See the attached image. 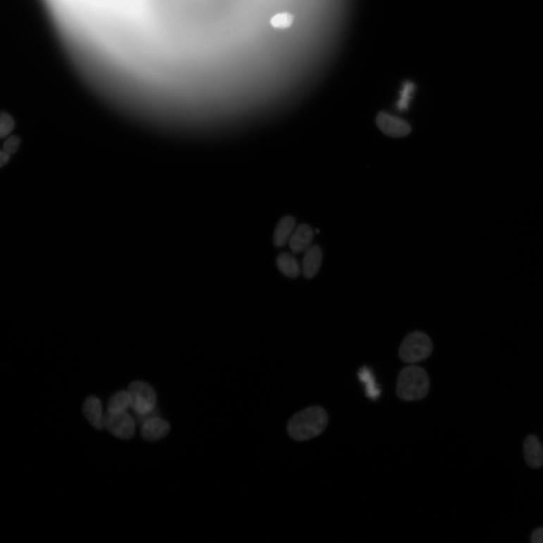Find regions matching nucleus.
<instances>
[{"label":"nucleus","instance_id":"1","mask_svg":"<svg viewBox=\"0 0 543 543\" xmlns=\"http://www.w3.org/2000/svg\"><path fill=\"white\" fill-rule=\"evenodd\" d=\"M328 417L321 407H311L297 413L287 425V432L297 441L316 437L326 428Z\"/></svg>","mask_w":543,"mask_h":543},{"label":"nucleus","instance_id":"2","mask_svg":"<svg viewBox=\"0 0 543 543\" xmlns=\"http://www.w3.org/2000/svg\"><path fill=\"white\" fill-rule=\"evenodd\" d=\"M430 389L427 372L416 365L404 368L399 374L397 395L402 401H419L427 397Z\"/></svg>","mask_w":543,"mask_h":543},{"label":"nucleus","instance_id":"3","mask_svg":"<svg viewBox=\"0 0 543 543\" xmlns=\"http://www.w3.org/2000/svg\"><path fill=\"white\" fill-rule=\"evenodd\" d=\"M432 350L433 344L430 337L421 332H414L404 339L399 355L402 361L415 365L427 359Z\"/></svg>","mask_w":543,"mask_h":543},{"label":"nucleus","instance_id":"4","mask_svg":"<svg viewBox=\"0 0 543 543\" xmlns=\"http://www.w3.org/2000/svg\"><path fill=\"white\" fill-rule=\"evenodd\" d=\"M130 406L138 415L152 413L156 403V394L154 389L142 381L131 383L129 390Z\"/></svg>","mask_w":543,"mask_h":543},{"label":"nucleus","instance_id":"5","mask_svg":"<svg viewBox=\"0 0 543 543\" xmlns=\"http://www.w3.org/2000/svg\"><path fill=\"white\" fill-rule=\"evenodd\" d=\"M104 425L117 438L131 439L134 437L135 423L126 411H106L104 415Z\"/></svg>","mask_w":543,"mask_h":543},{"label":"nucleus","instance_id":"6","mask_svg":"<svg viewBox=\"0 0 543 543\" xmlns=\"http://www.w3.org/2000/svg\"><path fill=\"white\" fill-rule=\"evenodd\" d=\"M377 124L383 133L392 137H402L408 135L411 131L408 123L385 112L377 115Z\"/></svg>","mask_w":543,"mask_h":543},{"label":"nucleus","instance_id":"7","mask_svg":"<svg viewBox=\"0 0 543 543\" xmlns=\"http://www.w3.org/2000/svg\"><path fill=\"white\" fill-rule=\"evenodd\" d=\"M170 425L159 418H152L144 421L142 427V436L149 442L162 439L168 434Z\"/></svg>","mask_w":543,"mask_h":543},{"label":"nucleus","instance_id":"8","mask_svg":"<svg viewBox=\"0 0 543 543\" xmlns=\"http://www.w3.org/2000/svg\"><path fill=\"white\" fill-rule=\"evenodd\" d=\"M313 230L307 225L298 226L292 233L289 240L292 251L295 253L306 251L311 247L313 240Z\"/></svg>","mask_w":543,"mask_h":543},{"label":"nucleus","instance_id":"9","mask_svg":"<svg viewBox=\"0 0 543 543\" xmlns=\"http://www.w3.org/2000/svg\"><path fill=\"white\" fill-rule=\"evenodd\" d=\"M82 411L85 417L91 423L92 427L101 430L104 425V415L100 399L95 397H89L84 402Z\"/></svg>","mask_w":543,"mask_h":543},{"label":"nucleus","instance_id":"10","mask_svg":"<svg viewBox=\"0 0 543 543\" xmlns=\"http://www.w3.org/2000/svg\"><path fill=\"white\" fill-rule=\"evenodd\" d=\"M323 252L318 246H311L305 254L303 272L307 279H312L321 268Z\"/></svg>","mask_w":543,"mask_h":543},{"label":"nucleus","instance_id":"11","mask_svg":"<svg viewBox=\"0 0 543 543\" xmlns=\"http://www.w3.org/2000/svg\"><path fill=\"white\" fill-rule=\"evenodd\" d=\"M525 455L528 465L539 468L543 463V449L535 435H530L525 442Z\"/></svg>","mask_w":543,"mask_h":543},{"label":"nucleus","instance_id":"12","mask_svg":"<svg viewBox=\"0 0 543 543\" xmlns=\"http://www.w3.org/2000/svg\"><path fill=\"white\" fill-rule=\"evenodd\" d=\"M296 226V221L291 216L284 217L277 225L273 241L276 247L284 246L287 242H289Z\"/></svg>","mask_w":543,"mask_h":543},{"label":"nucleus","instance_id":"13","mask_svg":"<svg viewBox=\"0 0 543 543\" xmlns=\"http://www.w3.org/2000/svg\"><path fill=\"white\" fill-rule=\"evenodd\" d=\"M277 266L280 270L289 278H297L301 273L299 264L292 254L282 253L277 258Z\"/></svg>","mask_w":543,"mask_h":543},{"label":"nucleus","instance_id":"14","mask_svg":"<svg viewBox=\"0 0 543 543\" xmlns=\"http://www.w3.org/2000/svg\"><path fill=\"white\" fill-rule=\"evenodd\" d=\"M361 381L366 383L367 397L370 399H377L380 397V389L377 387L375 380L368 368H362L358 373Z\"/></svg>","mask_w":543,"mask_h":543},{"label":"nucleus","instance_id":"15","mask_svg":"<svg viewBox=\"0 0 543 543\" xmlns=\"http://www.w3.org/2000/svg\"><path fill=\"white\" fill-rule=\"evenodd\" d=\"M130 406L129 393L125 391L116 392L109 399L108 403V411H125Z\"/></svg>","mask_w":543,"mask_h":543},{"label":"nucleus","instance_id":"16","mask_svg":"<svg viewBox=\"0 0 543 543\" xmlns=\"http://www.w3.org/2000/svg\"><path fill=\"white\" fill-rule=\"evenodd\" d=\"M413 91L414 85L413 83L410 82L404 83L401 92V98L397 104V108L399 111H404L408 109Z\"/></svg>","mask_w":543,"mask_h":543},{"label":"nucleus","instance_id":"17","mask_svg":"<svg viewBox=\"0 0 543 543\" xmlns=\"http://www.w3.org/2000/svg\"><path fill=\"white\" fill-rule=\"evenodd\" d=\"M294 20L292 14L282 13L274 15L270 20V24L274 28L286 29L292 25Z\"/></svg>","mask_w":543,"mask_h":543},{"label":"nucleus","instance_id":"18","mask_svg":"<svg viewBox=\"0 0 543 543\" xmlns=\"http://www.w3.org/2000/svg\"><path fill=\"white\" fill-rule=\"evenodd\" d=\"M14 127L15 122L12 116L6 113H0V139L12 132Z\"/></svg>","mask_w":543,"mask_h":543},{"label":"nucleus","instance_id":"19","mask_svg":"<svg viewBox=\"0 0 543 543\" xmlns=\"http://www.w3.org/2000/svg\"><path fill=\"white\" fill-rule=\"evenodd\" d=\"M20 144V141L18 137L11 136L4 143V151L9 156L14 154L18 151Z\"/></svg>","mask_w":543,"mask_h":543},{"label":"nucleus","instance_id":"20","mask_svg":"<svg viewBox=\"0 0 543 543\" xmlns=\"http://www.w3.org/2000/svg\"><path fill=\"white\" fill-rule=\"evenodd\" d=\"M531 543H543V528L534 531L531 536Z\"/></svg>","mask_w":543,"mask_h":543},{"label":"nucleus","instance_id":"21","mask_svg":"<svg viewBox=\"0 0 543 543\" xmlns=\"http://www.w3.org/2000/svg\"><path fill=\"white\" fill-rule=\"evenodd\" d=\"M10 159V156L4 151H0V168L4 166Z\"/></svg>","mask_w":543,"mask_h":543}]
</instances>
